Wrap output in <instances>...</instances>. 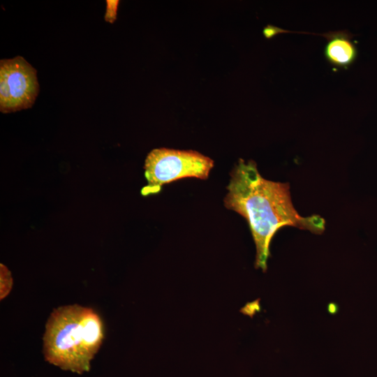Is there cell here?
I'll return each instance as SVG.
<instances>
[{"mask_svg":"<svg viewBox=\"0 0 377 377\" xmlns=\"http://www.w3.org/2000/svg\"><path fill=\"white\" fill-rule=\"evenodd\" d=\"M351 36L346 30L326 33L327 43L324 56L330 64L336 68H347L353 64L357 50L351 40Z\"/></svg>","mask_w":377,"mask_h":377,"instance_id":"obj_5","label":"cell"},{"mask_svg":"<svg viewBox=\"0 0 377 377\" xmlns=\"http://www.w3.org/2000/svg\"><path fill=\"white\" fill-rule=\"evenodd\" d=\"M103 338V322L93 309L77 304L61 306L47 320L43 354L48 362L80 374L89 370Z\"/></svg>","mask_w":377,"mask_h":377,"instance_id":"obj_2","label":"cell"},{"mask_svg":"<svg viewBox=\"0 0 377 377\" xmlns=\"http://www.w3.org/2000/svg\"><path fill=\"white\" fill-rule=\"evenodd\" d=\"M107 9L105 15V20L106 22L112 23L115 21L117 17V10L119 4V1H106Z\"/></svg>","mask_w":377,"mask_h":377,"instance_id":"obj_7","label":"cell"},{"mask_svg":"<svg viewBox=\"0 0 377 377\" xmlns=\"http://www.w3.org/2000/svg\"><path fill=\"white\" fill-rule=\"evenodd\" d=\"M13 286V279L9 270L1 264V300L10 293Z\"/></svg>","mask_w":377,"mask_h":377,"instance_id":"obj_6","label":"cell"},{"mask_svg":"<svg viewBox=\"0 0 377 377\" xmlns=\"http://www.w3.org/2000/svg\"><path fill=\"white\" fill-rule=\"evenodd\" d=\"M226 188L224 205L246 220L256 245L255 266L263 272L267 268L271 241L280 228L293 226L315 234L325 230V221L320 216H302L297 212L288 183L263 178L252 160L238 161Z\"/></svg>","mask_w":377,"mask_h":377,"instance_id":"obj_1","label":"cell"},{"mask_svg":"<svg viewBox=\"0 0 377 377\" xmlns=\"http://www.w3.org/2000/svg\"><path fill=\"white\" fill-rule=\"evenodd\" d=\"M36 70L23 57L0 61V110L8 113L31 108L38 94Z\"/></svg>","mask_w":377,"mask_h":377,"instance_id":"obj_4","label":"cell"},{"mask_svg":"<svg viewBox=\"0 0 377 377\" xmlns=\"http://www.w3.org/2000/svg\"><path fill=\"white\" fill-rule=\"evenodd\" d=\"M213 167L212 158L193 150L154 149L145 161L147 184L142 189V194L157 193L163 185L182 178L206 179Z\"/></svg>","mask_w":377,"mask_h":377,"instance_id":"obj_3","label":"cell"}]
</instances>
